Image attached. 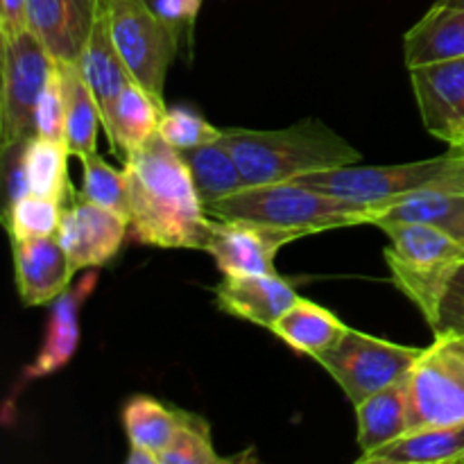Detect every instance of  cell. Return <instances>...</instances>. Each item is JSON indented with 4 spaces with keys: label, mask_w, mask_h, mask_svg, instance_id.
I'll return each instance as SVG.
<instances>
[{
    "label": "cell",
    "mask_w": 464,
    "mask_h": 464,
    "mask_svg": "<svg viewBox=\"0 0 464 464\" xmlns=\"http://www.w3.org/2000/svg\"><path fill=\"white\" fill-rule=\"evenodd\" d=\"M130 231L159 249H204L211 216L184 157L161 134L122 159Z\"/></svg>",
    "instance_id": "cell-1"
},
{
    "label": "cell",
    "mask_w": 464,
    "mask_h": 464,
    "mask_svg": "<svg viewBox=\"0 0 464 464\" xmlns=\"http://www.w3.org/2000/svg\"><path fill=\"white\" fill-rule=\"evenodd\" d=\"M222 140L234 154L249 186L285 184L304 175L361 163L362 154L317 118L281 130L227 127Z\"/></svg>",
    "instance_id": "cell-2"
},
{
    "label": "cell",
    "mask_w": 464,
    "mask_h": 464,
    "mask_svg": "<svg viewBox=\"0 0 464 464\" xmlns=\"http://www.w3.org/2000/svg\"><path fill=\"white\" fill-rule=\"evenodd\" d=\"M207 213L218 220L254 222L295 231L299 236L372 225L376 218L374 207L370 204L335 198L297 181L249 186L231 198L208 204Z\"/></svg>",
    "instance_id": "cell-3"
},
{
    "label": "cell",
    "mask_w": 464,
    "mask_h": 464,
    "mask_svg": "<svg viewBox=\"0 0 464 464\" xmlns=\"http://www.w3.org/2000/svg\"><path fill=\"white\" fill-rule=\"evenodd\" d=\"M302 186L343 199L370 204L376 216L388 204L429 188L464 190V148H449L440 157L394 166H343L295 179ZM376 220V218H374ZM374 225V222H372Z\"/></svg>",
    "instance_id": "cell-4"
},
{
    "label": "cell",
    "mask_w": 464,
    "mask_h": 464,
    "mask_svg": "<svg viewBox=\"0 0 464 464\" xmlns=\"http://www.w3.org/2000/svg\"><path fill=\"white\" fill-rule=\"evenodd\" d=\"M383 231L390 238L383 254L394 288L435 329L444 293L464 263V243L429 225H388Z\"/></svg>",
    "instance_id": "cell-5"
},
{
    "label": "cell",
    "mask_w": 464,
    "mask_h": 464,
    "mask_svg": "<svg viewBox=\"0 0 464 464\" xmlns=\"http://www.w3.org/2000/svg\"><path fill=\"white\" fill-rule=\"evenodd\" d=\"M100 9L134 82L163 102L181 30L163 21L148 0H100Z\"/></svg>",
    "instance_id": "cell-6"
},
{
    "label": "cell",
    "mask_w": 464,
    "mask_h": 464,
    "mask_svg": "<svg viewBox=\"0 0 464 464\" xmlns=\"http://www.w3.org/2000/svg\"><path fill=\"white\" fill-rule=\"evenodd\" d=\"M411 430L464 421V338L435 334L408 372Z\"/></svg>",
    "instance_id": "cell-7"
},
{
    "label": "cell",
    "mask_w": 464,
    "mask_h": 464,
    "mask_svg": "<svg viewBox=\"0 0 464 464\" xmlns=\"http://www.w3.org/2000/svg\"><path fill=\"white\" fill-rule=\"evenodd\" d=\"M424 349L406 347L349 329L334 349L317 358L353 406L406 379Z\"/></svg>",
    "instance_id": "cell-8"
},
{
    "label": "cell",
    "mask_w": 464,
    "mask_h": 464,
    "mask_svg": "<svg viewBox=\"0 0 464 464\" xmlns=\"http://www.w3.org/2000/svg\"><path fill=\"white\" fill-rule=\"evenodd\" d=\"M53 54L30 30L3 41L0 66V139L3 145L32 139L36 134L34 113L48 77L54 68Z\"/></svg>",
    "instance_id": "cell-9"
},
{
    "label": "cell",
    "mask_w": 464,
    "mask_h": 464,
    "mask_svg": "<svg viewBox=\"0 0 464 464\" xmlns=\"http://www.w3.org/2000/svg\"><path fill=\"white\" fill-rule=\"evenodd\" d=\"M127 231L130 218L86 202L75 193L71 204L63 207L57 238L68 254L72 270H98L121 252Z\"/></svg>",
    "instance_id": "cell-10"
},
{
    "label": "cell",
    "mask_w": 464,
    "mask_h": 464,
    "mask_svg": "<svg viewBox=\"0 0 464 464\" xmlns=\"http://www.w3.org/2000/svg\"><path fill=\"white\" fill-rule=\"evenodd\" d=\"M297 238L302 236L295 231L211 218L204 252L211 254L218 270L225 276L270 275L276 272L275 258L279 249Z\"/></svg>",
    "instance_id": "cell-11"
},
{
    "label": "cell",
    "mask_w": 464,
    "mask_h": 464,
    "mask_svg": "<svg viewBox=\"0 0 464 464\" xmlns=\"http://www.w3.org/2000/svg\"><path fill=\"white\" fill-rule=\"evenodd\" d=\"M421 122L449 148L464 145V57L411 71Z\"/></svg>",
    "instance_id": "cell-12"
},
{
    "label": "cell",
    "mask_w": 464,
    "mask_h": 464,
    "mask_svg": "<svg viewBox=\"0 0 464 464\" xmlns=\"http://www.w3.org/2000/svg\"><path fill=\"white\" fill-rule=\"evenodd\" d=\"M14 276L23 306H45L71 288L72 270L57 236L12 238Z\"/></svg>",
    "instance_id": "cell-13"
},
{
    "label": "cell",
    "mask_w": 464,
    "mask_h": 464,
    "mask_svg": "<svg viewBox=\"0 0 464 464\" xmlns=\"http://www.w3.org/2000/svg\"><path fill=\"white\" fill-rule=\"evenodd\" d=\"M100 14V0H27V30L57 63H75Z\"/></svg>",
    "instance_id": "cell-14"
},
{
    "label": "cell",
    "mask_w": 464,
    "mask_h": 464,
    "mask_svg": "<svg viewBox=\"0 0 464 464\" xmlns=\"http://www.w3.org/2000/svg\"><path fill=\"white\" fill-rule=\"evenodd\" d=\"M95 284H98V275L89 272L80 284H75L54 299L53 306H50L48 324H45L44 343H41V349L34 361L27 365L23 379H45V376L57 374L59 370H63L72 361L77 347H80L82 304L91 297Z\"/></svg>",
    "instance_id": "cell-15"
},
{
    "label": "cell",
    "mask_w": 464,
    "mask_h": 464,
    "mask_svg": "<svg viewBox=\"0 0 464 464\" xmlns=\"http://www.w3.org/2000/svg\"><path fill=\"white\" fill-rule=\"evenodd\" d=\"M295 299L297 293L290 281L276 272L225 276L216 288V304L222 313L266 329H272Z\"/></svg>",
    "instance_id": "cell-16"
},
{
    "label": "cell",
    "mask_w": 464,
    "mask_h": 464,
    "mask_svg": "<svg viewBox=\"0 0 464 464\" xmlns=\"http://www.w3.org/2000/svg\"><path fill=\"white\" fill-rule=\"evenodd\" d=\"M75 63L80 68L84 82L93 91L95 100H98L100 113H102V127L107 130L109 122H111L113 109H116L118 95L122 93V89L134 77L127 71L125 62H122L121 53H118L111 34H109L102 9H100L98 21H95L91 36L86 39L84 48H82Z\"/></svg>",
    "instance_id": "cell-17"
},
{
    "label": "cell",
    "mask_w": 464,
    "mask_h": 464,
    "mask_svg": "<svg viewBox=\"0 0 464 464\" xmlns=\"http://www.w3.org/2000/svg\"><path fill=\"white\" fill-rule=\"evenodd\" d=\"M464 57V7H433L403 36V59L408 71L426 63Z\"/></svg>",
    "instance_id": "cell-18"
},
{
    "label": "cell",
    "mask_w": 464,
    "mask_h": 464,
    "mask_svg": "<svg viewBox=\"0 0 464 464\" xmlns=\"http://www.w3.org/2000/svg\"><path fill=\"white\" fill-rule=\"evenodd\" d=\"M429 225L464 243V190L429 188L388 204L376 216L374 227Z\"/></svg>",
    "instance_id": "cell-19"
},
{
    "label": "cell",
    "mask_w": 464,
    "mask_h": 464,
    "mask_svg": "<svg viewBox=\"0 0 464 464\" xmlns=\"http://www.w3.org/2000/svg\"><path fill=\"white\" fill-rule=\"evenodd\" d=\"M270 331L290 349L317 361L322 353L334 349L344 338L349 326L329 308L311 299L297 297L293 306L272 324Z\"/></svg>",
    "instance_id": "cell-20"
},
{
    "label": "cell",
    "mask_w": 464,
    "mask_h": 464,
    "mask_svg": "<svg viewBox=\"0 0 464 464\" xmlns=\"http://www.w3.org/2000/svg\"><path fill=\"white\" fill-rule=\"evenodd\" d=\"M356 420L358 447H361L362 456H370L411 433L408 376L358 403Z\"/></svg>",
    "instance_id": "cell-21"
},
{
    "label": "cell",
    "mask_w": 464,
    "mask_h": 464,
    "mask_svg": "<svg viewBox=\"0 0 464 464\" xmlns=\"http://www.w3.org/2000/svg\"><path fill=\"white\" fill-rule=\"evenodd\" d=\"M361 464H462L464 421L411 430L388 447L358 458Z\"/></svg>",
    "instance_id": "cell-22"
},
{
    "label": "cell",
    "mask_w": 464,
    "mask_h": 464,
    "mask_svg": "<svg viewBox=\"0 0 464 464\" xmlns=\"http://www.w3.org/2000/svg\"><path fill=\"white\" fill-rule=\"evenodd\" d=\"M163 113H166V104L154 98L139 82L131 80L118 95L111 122L104 130L111 140V148L125 159L127 154L148 143L154 134H159V122Z\"/></svg>",
    "instance_id": "cell-23"
},
{
    "label": "cell",
    "mask_w": 464,
    "mask_h": 464,
    "mask_svg": "<svg viewBox=\"0 0 464 464\" xmlns=\"http://www.w3.org/2000/svg\"><path fill=\"white\" fill-rule=\"evenodd\" d=\"M181 157L193 175L195 188H198L204 207L247 188V181L222 136L213 143L181 150Z\"/></svg>",
    "instance_id": "cell-24"
},
{
    "label": "cell",
    "mask_w": 464,
    "mask_h": 464,
    "mask_svg": "<svg viewBox=\"0 0 464 464\" xmlns=\"http://www.w3.org/2000/svg\"><path fill=\"white\" fill-rule=\"evenodd\" d=\"M66 98V145L72 157L84 161L98 152V130L102 125L98 100L82 77L77 63H59Z\"/></svg>",
    "instance_id": "cell-25"
},
{
    "label": "cell",
    "mask_w": 464,
    "mask_h": 464,
    "mask_svg": "<svg viewBox=\"0 0 464 464\" xmlns=\"http://www.w3.org/2000/svg\"><path fill=\"white\" fill-rule=\"evenodd\" d=\"M68 157L71 150L63 140L45 139L34 134L25 145V170L30 181V193L39 198L66 202L75 190L68 181Z\"/></svg>",
    "instance_id": "cell-26"
},
{
    "label": "cell",
    "mask_w": 464,
    "mask_h": 464,
    "mask_svg": "<svg viewBox=\"0 0 464 464\" xmlns=\"http://www.w3.org/2000/svg\"><path fill=\"white\" fill-rule=\"evenodd\" d=\"M177 411L145 394H136L122 408V426L130 444L161 453L177 429Z\"/></svg>",
    "instance_id": "cell-27"
},
{
    "label": "cell",
    "mask_w": 464,
    "mask_h": 464,
    "mask_svg": "<svg viewBox=\"0 0 464 464\" xmlns=\"http://www.w3.org/2000/svg\"><path fill=\"white\" fill-rule=\"evenodd\" d=\"M177 429L170 444L159 453L161 464H225L234 458H220L213 449L211 429L193 412L177 411Z\"/></svg>",
    "instance_id": "cell-28"
},
{
    "label": "cell",
    "mask_w": 464,
    "mask_h": 464,
    "mask_svg": "<svg viewBox=\"0 0 464 464\" xmlns=\"http://www.w3.org/2000/svg\"><path fill=\"white\" fill-rule=\"evenodd\" d=\"M77 195L86 202L100 204V207L111 208V211L130 218L125 170L113 168L98 152L82 161V188Z\"/></svg>",
    "instance_id": "cell-29"
},
{
    "label": "cell",
    "mask_w": 464,
    "mask_h": 464,
    "mask_svg": "<svg viewBox=\"0 0 464 464\" xmlns=\"http://www.w3.org/2000/svg\"><path fill=\"white\" fill-rule=\"evenodd\" d=\"M62 216L63 202L30 193L14 207L5 208V227L9 238H45L57 236Z\"/></svg>",
    "instance_id": "cell-30"
},
{
    "label": "cell",
    "mask_w": 464,
    "mask_h": 464,
    "mask_svg": "<svg viewBox=\"0 0 464 464\" xmlns=\"http://www.w3.org/2000/svg\"><path fill=\"white\" fill-rule=\"evenodd\" d=\"M159 134L163 140L181 150L199 148V145L213 143L222 136L220 127L211 125L202 113H198L190 107H172L166 109L161 122H159Z\"/></svg>",
    "instance_id": "cell-31"
},
{
    "label": "cell",
    "mask_w": 464,
    "mask_h": 464,
    "mask_svg": "<svg viewBox=\"0 0 464 464\" xmlns=\"http://www.w3.org/2000/svg\"><path fill=\"white\" fill-rule=\"evenodd\" d=\"M36 134L66 143V98H63L62 68L54 63L34 113Z\"/></svg>",
    "instance_id": "cell-32"
},
{
    "label": "cell",
    "mask_w": 464,
    "mask_h": 464,
    "mask_svg": "<svg viewBox=\"0 0 464 464\" xmlns=\"http://www.w3.org/2000/svg\"><path fill=\"white\" fill-rule=\"evenodd\" d=\"M30 139L16 140V143L3 145V175H5V198L7 207L21 202L25 195H30V181L25 170V145Z\"/></svg>",
    "instance_id": "cell-33"
},
{
    "label": "cell",
    "mask_w": 464,
    "mask_h": 464,
    "mask_svg": "<svg viewBox=\"0 0 464 464\" xmlns=\"http://www.w3.org/2000/svg\"><path fill=\"white\" fill-rule=\"evenodd\" d=\"M433 334H451L464 338V263L453 275L442 304H440L438 324Z\"/></svg>",
    "instance_id": "cell-34"
},
{
    "label": "cell",
    "mask_w": 464,
    "mask_h": 464,
    "mask_svg": "<svg viewBox=\"0 0 464 464\" xmlns=\"http://www.w3.org/2000/svg\"><path fill=\"white\" fill-rule=\"evenodd\" d=\"M204 0H150L154 12L166 23L175 25L177 30L181 27H193Z\"/></svg>",
    "instance_id": "cell-35"
},
{
    "label": "cell",
    "mask_w": 464,
    "mask_h": 464,
    "mask_svg": "<svg viewBox=\"0 0 464 464\" xmlns=\"http://www.w3.org/2000/svg\"><path fill=\"white\" fill-rule=\"evenodd\" d=\"M25 30L27 0H0V39H14Z\"/></svg>",
    "instance_id": "cell-36"
},
{
    "label": "cell",
    "mask_w": 464,
    "mask_h": 464,
    "mask_svg": "<svg viewBox=\"0 0 464 464\" xmlns=\"http://www.w3.org/2000/svg\"><path fill=\"white\" fill-rule=\"evenodd\" d=\"M125 462L127 464H161V460H159V453L150 451V449L145 447H134V444H131Z\"/></svg>",
    "instance_id": "cell-37"
},
{
    "label": "cell",
    "mask_w": 464,
    "mask_h": 464,
    "mask_svg": "<svg viewBox=\"0 0 464 464\" xmlns=\"http://www.w3.org/2000/svg\"><path fill=\"white\" fill-rule=\"evenodd\" d=\"M438 5H447V7H464V0H435Z\"/></svg>",
    "instance_id": "cell-38"
},
{
    "label": "cell",
    "mask_w": 464,
    "mask_h": 464,
    "mask_svg": "<svg viewBox=\"0 0 464 464\" xmlns=\"http://www.w3.org/2000/svg\"><path fill=\"white\" fill-rule=\"evenodd\" d=\"M148 3H150V0H148Z\"/></svg>",
    "instance_id": "cell-39"
},
{
    "label": "cell",
    "mask_w": 464,
    "mask_h": 464,
    "mask_svg": "<svg viewBox=\"0 0 464 464\" xmlns=\"http://www.w3.org/2000/svg\"><path fill=\"white\" fill-rule=\"evenodd\" d=\"M462 148H464V145H462Z\"/></svg>",
    "instance_id": "cell-40"
}]
</instances>
